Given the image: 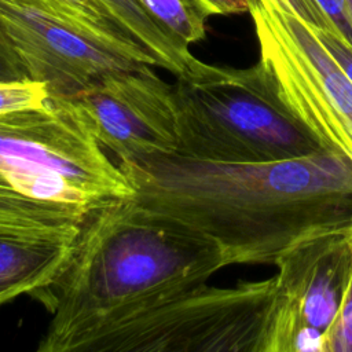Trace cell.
Instances as JSON below:
<instances>
[{
	"mask_svg": "<svg viewBox=\"0 0 352 352\" xmlns=\"http://www.w3.org/2000/svg\"><path fill=\"white\" fill-rule=\"evenodd\" d=\"M118 166L135 199L213 239L227 265H275L307 238L352 220V162L331 151L271 162L170 153Z\"/></svg>",
	"mask_w": 352,
	"mask_h": 352,
	"instance_id": "1",
	"label": "cell"
},
{
	"mask_svg": "<svg viewBox=\"0 0 352 352\" xmlns=\"http://www.w3.org/2000/svg\"><path fill=\"white\" fill-rule=\"evenodd\" d=\"M227 267L220 246L183 220L124 198L81 226L69 263L38 290L52 314L37 351L102 318L195 287Z\"/></svg>",
	"mask_w": 352,
	"mask_h": 352,
	"instance_id": "2",
	"label": "cell"
},
{
	"mask_svg": "<svg viewBox=\"0 0 352 352\" xmlns=\"http://www.w3.org/2000/svg\"><path fill=\"white\" fill-rule=\"evenodd\" d=\"M133 195L60 98L0 114V223L80 227L99 208Z\"/></svg>",
	"mask_w": 352,
	"mask_h": 352,
	"instance_id": "3",
	"label": "cell"
},
{
	"mask_svg": "<svg viewBox=\"0 0 352 352\" xmlns=\"http://www.w3.org/2000/svg\"><path fill=\"white\" fill-rule=\"evenodd\" d=\"M278 307L276 276L204 283L102 318L54 352H271Z\"/></svg>",
	"mask_w": 352,
	"mask_h": 352,
	"instance_id": "4",
	"label": "cell"
},
{
	"mask_svg": "<svg viewBox=\"0 0 352 352\" xmlns=\"http://www.w3.org/2000/svg\"><path fill=\"white\" fill-rule=\"evenodd\" d=\"M177 154L221 162H271L330 151L278 98L261 67L195 60L176 76ZM333 153V151H331Z\"/></svg>",
	"mask_w": 352,
	"mask_h": 352,
	"instance_id": "5",
	"label": "cell"
},
{
	"mask_svg": "<svg viewBox=\"0 0 352 352\" xmlns=\"http://www.w3.org/2000/svg\"><path fill=\"white\" fill-rule=\"evenodd\" d=\"M258 66L278 98L319 142L352 162V82L300 16L260 1L250 10Z\"/></svg>",
	"mask_w": 352,
	"mask_h": 352,
	"instance_id": "6",
	"label": "cell"
},
{
	"mask_svg": "<svg viewBox=\"0 0 352 352\" xmlns=\"http://www.w3.org/2000/svg\"><path fill=\"white\" fill-rule=\"evenodd\" d=\"M56 98L120 161L170 154L180 147L173 84L160 78L151 65L109 73L74 94Z\"/></svg>",
	"mask_w": 352,
	"mask_h": 352,
	"instance_id": "7",
	"label": "cell"
},
{
	"mask_svg": "<svg viewBox=\"0 0 352 352\" xmlns=\"http://www.w3.org/2000/svg\"><path fill=\"white\" fill-rule=\"evenodd\" d=\"M0 28L28 78L44 82L51 96H66L109 73L148 65L63 18L44 0H0Z\"/></svg>",
	"mask_w": 352,
	"mask_h": 352,
	"instance_id": "8",
	"label": "cell"
},
{
	"mask_svg": "<svg viewBox=\"0 0 352 352\" xmlns=\"http://www.w3.org/2000/svg\"><path fill=\"white\" fill-rule=\"evenodd\" d=\"M349 223L307 238L275 264L279 307L271 352H287L292 336L301 329L322 334L327 345L351 278Z\"/></svg>",
	"mask_w": 352,
	"mask_h": 352,
	"instance_id": "9",
	"label": "cell"
},
{
	"mask_svg": "<svg viewBox=\"0 0 352 352\" xmlns=\"http://www.w3.org/2000/svg\"><path fill=\"white\" fill-rule=\"evenodd\" d=\"M80 228L0 223V304L52 283L69 263Z\"/></svg>",
	"mask_w": 352,
	"mask_h": 352,
	"instance_id": "10",
	"label": "cell"
},
{
	"mask_svg": "<svg viewBox=\"0 0 352 352\" xmlns=\"http://www.w3.org/2000/svg\"><path fill=\"white\" fill-rule=\"evenodd\" d=\"M54 11L139 60L157 66L155 59L116 16L103 0H44Z\"/></svg>",
	"mask_w": 352,
	"mask_h": 352,
	"instance_id": "11",
	"label": "cell"
},
{
	"mask_svg": "<svg viewBox=\"0 0 352 352\" xmlns=\"http://www.w3.org/2000/svg\"><path fill=\"white\" fill-rule=\"evenodd\" d=\"M116 16L135 34L155 59L158 67L179 76L187 70L197 58L190 51L180 50L165 32L144 11L139 0H103Z\"/></svg>",
	"mask_w": 352,
	"mask_h": 352,
	"instance_id": "12",
	"label": "cell"
},
{
	"mask_svg": "<svg viewBox=\"0 0 352 352\" xmlns=\"http://www.w3.org/2000/svg\"><path fill=\"white\" fill-rule=\"evenodd\" d=\"M144 11L183 51L205 38L206 21L216 15L208 0H139Z\"/></svg>",
	"mask_w": 352,
	"mask_h": 352,
	"instance_id": "13",
	"label": "cell"
},
{
	"mask_svg": "<svg viewBox=\"0 0 352 352\" xmlns=\"http://www.w3.org/2000/svg\"><path fill=\"white\" fill-rule=\"evenodd\" d=\"M51 92L44 82L33 80L0 81V114L44 106Z\"/></svg>",
	"mask_w": 352,
	"mask_h": 352,
	"instance_id": "14",
	"label": "cell"
},
{
	"mask_svg": "<svg viewBox=\"0 0 352 352\" xmlns=\"http://www.w3.org/2000/svg\"><path fill=\"white\" fill-rule=\"evenodd\" d=\"M348 234L352 250V221L348 226ZM326 352H352V270L340 315L327 338Z\"/></svg>",
	"mask_w": 352,
	"mask_h": 352,
	"instance_id": "15",
	"label": "cell"
},
{
	"mask_svg": "<svg viewBox=\"0 0 352 352\" xmlns=\"http://www.w3.org/2000/svg\"><path fill=\"white\" fill-rule=\"evenodd\" d=\"M258 1H267L282 11L297 15L312 28L334 30L331 23L327 21L326 15L323 14L322 8L318 6L315 0H258Z\"/></svg>",
	"mask_w": 352,
	"mask_h": 352,
	"instance_id": "16",
	"label": "cell"
},
{
	"mask_svg": "<svg viewBox=\"0 0 352 352\" xmlns=\"http://www.w3.org/2000/svg\"><path fill=\"white\" fill-rule=\"evenodd\" d=\"M312 30L352 82V45L341 34L331 29L312 28Z\"/></svg>",
	"mask_w": 352,
	"mask_h": 352,
	"instance_id": "17",
	"label": "cell"
},
{
	"mask_svg": "<svg viewBox=\"0 0 352 352\" xmlns=\"http://www.w3.org/2000/svg\"><path fill=\"white\" fill-rule=\"evenodd\" d=\"M29 80L26 72L12 48L6 33L0 28V81Z\"/></svg>",
	"mask_w": 352,
	"mask_h": 352,
	"instance_id": "18",
	"label": "cell"
},
{
	"mask_svg": "<svg viewBox=\"0 0 352 352\" xmlns=\"http://www.w3.org/2000/svg\"><path fill=\"white\" fill-rule=\"evenodd\" d=\"M322 8L333 29L352 45V23L346 14L344 0H315Z\"/></svg>",
	"mask_w": 352,
	"mask_h": 352,
	"instance_id": "19",
	"label": "cell"
},
{
	"mask_svg": "<svg viewBox=\"0 0 352 352\" xmlns=\"http://www.w3.org/2000/svg\"><path fill=\"white\" fill-rule=\"evenodd\" d=\"M217 14H239L250 12L260 4L258 0H208Z\"/></svg>",
	"mask_w": 352,
	"mask_h": 352,
	"instance_id": "20",
	"label": "cell"
},
{
	"mask_svg": "<svg viewBox=\"0 0 352 352\" xmlns=\"http://www.w3.org/2000/svg\"><path fill=\"white\" fill-rule=\"evenodd\" d=\"M344 6H345V10H346V14L349 16V21L352 23V0H344Z\"/></svg>",
	"mask_w": 352,
	"mask_h": 352,
	"instance_id": "21",
	"label": "cell"
}]
</instances>
